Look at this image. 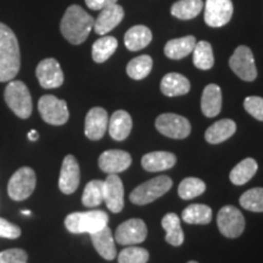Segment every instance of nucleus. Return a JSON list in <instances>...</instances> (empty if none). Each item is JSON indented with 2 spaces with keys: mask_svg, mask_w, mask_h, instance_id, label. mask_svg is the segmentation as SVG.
Returning <instances> with one entry per match:
<instances>
[{
  "mask_svg": "<svg viewBox=\"0 0 263 263\" xmlns=\"http://www.w3.org/2000/svg\"><path fill=\"white\" fill-rule=\"evenodd\" d=\"M21 67V54L14 31L0 22V82H10Z\"/></svg>",
  "mask_w": 263,
  "mask_h": 263,
  "instance_id": "f257e3e1",
  "label": "nucleus"
},
{
  "mask_svg": "<svg viewBox=\"0 0 263 263\" xmlns=\"http://www.w3.org/2000/svg\"><path fill=\"white\" fill-rule=\"evenodd\" d=\"M94 20L81 6L71 5L66 10L61 20L60 31L66 41L71 44L80 45L87 41L94 27Z\"/></svg>",
  "mask_w": 263,
  "mask_h": 263,
  "instance_id": "f03ea898",
  "label": "nucleus"
},
{
  "mask_svg": "<svg viewBox=\"0 0 263 263\" xmlns=\"http://www.w3.org/2000/svg\"><path fill=\"white\" fill-rule=\"evenodd\" d=\"M108 216L104 211H87L70 213L65 219L66 229L73 234H93L106 227Z\"/></svg>",
  "mask_w": 263,
  "mask_h": 263,
  "instance_id": "7ed1b4c3",
  "label": "nucleus"
},
{
  "mask_svg": "<svg viewBox=\"0 0 263 263\" xmlns=\"http://www.w3.org/2000/svg\"><path fill=\"white\" fill-rule=\"evenodd\" d=\"M5 103L20 118H28L32 114V98L24 82L11 81L5 88Z\"/></svg>",
  "mask_w": 263,
  "mask_h": 263,
  "instance_id": "20e7f679",
  "label": "nucleus"
},
{
  "mask_svg": "<svg viewBox=\"0 0 263 263\" xmlns=\"http://www.w3.org/2000/svg\"><path fill=\"white\" fill-rule=\"evenodd\" d=\"M172 179L167 176H160L153 178L147 182L143 183L141 185L137 186L130 193L129 199L134 205H147V203L155 201L162 195H164L172 188Z\"/></svg>",
  "mask_w": 263,
  "mask_h": 263,
  "instance_id": "39448f33",
  "label": "nucleus"
},
{
  "mask_svg": "<svg viewBox=\"0 0 263 263\" xmlns=\"http://www.w3.org/2000/svg\"><path fill=\"white\" fill-rule=\"evenodd\" d=\"M38 110L43 120L52 126H62L70 117L66 101L54 95H43L38 101Z\"/></svg>",
  "mask_w": 263,
  "mask_h": 263,
  "instance_id": "423d86ee",
  "label": "nucleus"
},
{
  "mask_svg": "<svg viewBox=\"0 0 263 263\" xmlns=\"http://www.w3.org/2000/svg\"><path fill=\"white\" fill-rule=\"evenodd\" d=\"M35 183H37V178H35L34 171L29 167H22L16 171L14 176L10 178L8 185L9 196L15 201L26 200L34 192Z\"/></svg>",
  "mask_w": 263,
  "mask_h": 263,
  "instance_id": "0eeeda50",
  "label": "nucleus"
},
{
  "mask_svg": "<svg viewBox=\"0 0 263 263\" xmlns=\"http://www.w3.org/2000/svg\"><path fill=\"white\" fill-rule=\"evenodd\" d=\"M229 66L232 71L242 81L252 82L257 77L254 54L251 49L245 45H240L235 49L234 54L229 59Z\"/></svg>",
  "mask_w": 263,
  "mask_h": 263,
  "instance_id": "6e6552de",
  "label": "nucleus"
},
{
  "mask_svg": "<svg viewBox=\"0 0 263 263\" xmlns=\"http://www.w3.org/2000/svg\"><path fill=\"white\" fill-rule=\"evenodd\" d=\"M219 232L227 238L234 239L242 234L245 229V218L240 210L234 206H224L217 216Z\"/></svg>",
  "mask_w": 263,
  "mask_h": 263,
  "instance_id": "1a4fd4ad",
  "label": "nucleus"
},
{
  "mask_svg": "<svg viewBox=\"0 0 263 263\" xmlns=\"http://www.w3.org/2000/svg\"><path fill=\"white\" fill-rule=\"evenodd\" d=\"M155 126L161 134L172 139H184L192 132L189 121L176 114H162L156 118Z\"/></svg>",
  "mask_w": 263,
  "mask_h": 263,
  "instance_id": "9d476101",
  "label": "nucleus"
},
{
  "mask_svg": "<svg viewBox=\"0 0 263 263\" xmlns=\"http://www.w3.org/2000/svg\"><path fill=\"white\" fill-rule=\"evenodd\" d=\"M147 228L143 219L132 218L118 226L115 240L121 245H136L146 239Z\"/></svg>",
  "mask_w": 263,
  "mask_h": 263,
  "instance_id": "9b49d317",
  "label": "nucleus"
},
{
  "mask_svg": "<svg viewBox=\"0 0 263 263\" xmlns=\"http://www.w3.org/2000/svg\"><path fill=\"white\" fill-rule=\"evenodd\" d=\"M203 6H205V22L210 27H222L232 20V0H206V4Z\"/></svg>",
  "mask_w": 263,
  "mask_h": 263,
  "instance_id": "f8f14e48",
  "label": "nucleus"
},
{
  "mask_svg": "<svg viewBox=\"0 0 263 263\" xmlns=\"http://www.w3.org/2000/svg\"><path fill=\"white\" fill-rule=\"evenodd\" d=\"M35 76L39 84L44 89H54L61 87L64 83V72L61 70V66L52 58L44 59L39 62L35 68Z\"/></svg>",
  "mask_w": 263,
  "mask_h": 263,
  "instance_id": "ddd939ff",
  "label": "nucleus"
},
{
  "mask_svg": "<svg viewBox=\"0 0 263 263\" xmlns=\"http://www.w3.org/2000/svg\"><path fill=\"white\" fill-rule=\"evenodd\" d=\"M104 201L111 212L118 213L124 206L123 183L117 174H108L104 180Z\"/></svg>",
  "mask_w": 263,
  "mask_h": 263,
  "instance_id": "4468645a",
  "label": "nucleus"
},
{
  "mask_svg": "<svg viewBox=\"0 0 263 263\" xmlns=\"http://www.w3.org/2000/svg\"><path fill=\"white\" fill-rule=\"evenodd\" d=\"M80 164L73 155H67L64 159L61 166L60 178H59V188L66 195L73 194L80 185Z\"/></svg>",
  "mask_w": 263,
  "mask_h": 263,
  "instance_id": "2eb2a0df",
  "label": "nucleus"
},
{
  "mask_svg": "<svg viewBox=\"0 0 263 263\" xmlns=\"http://www.w3.org/2000/svg\"><path fill=\"white\" fill-rule=\"evenodd\" d=\"M124 17V10L121 5L112 4L100 10V14L94 20L93 29L99 35H105L121 24Z\"/></svg>",
  "mask_w": 263,
  "mask_h": 263,
  "instance_id": "dca6fc26",
  "label": "nucleus"
},
{
  "mask_svg": "<svg viewBox=\"0 0 263 263\" xmlns=\"http://www.w3.org/2000/svg\"><path fill=\"white\" fill-rule=\"evenodd\" d=\"M132 163V156L123 150H107L99 157V167L107 174H117L126 171Z\"/></svg>",
  "mask_w": 263,
  "mask_h": 263,
  "instance_id": "f3484780",
  "label": "nucleus"
},
{
  "mask_svg": "<svg viewBox=\"0 0 263 263\" xmlns=\"http://www.w3.org/2000/svg\"><path fill=\"white\" fill-rule=\"evenodd\" d=\"M108 127V116L103 107H93L85 117L84 133L88 139L99 140L106 133Z\"/></svg>",
  "mask_w": 263,
  "mask_h": 263,
  "instance_id": "a211bd4d",
  "label": "nucleus"
},
{
  "mask_svg": "<svg viewBox=\"0 0 263 263\" xmlns=\"http://www.w3.org/2000/svg\"><path fill=\"white\" fill-rule=\"evenodd\" d=\"M90 236L95 250L101 257L107 259V261H112L116 257L117 251L110 227H104L99 232L90 234Z\"/></svg>",
  "mask_w": 263,
  "mask_h": 263,
  "instance_id": "6ab92c4d",
  "label": "nucleus"
},
{
  "mask_svg": "<svg viewBox=\"0 0 263 263\" xmlns=\"http://www.w3.org/2000/svg\"><path fill=\"white\" fill-rule=\"evenodd\" d=\"M177 157L174 154L168 151H154L143 156L141 166L149 172H161L172 168L176 164Z\"/></svg>",
  "mask_w": 263,
  "mask_h": 263,
  "instance_id": "aec40b11",
  "label": "nucleus"
},
{
  "mask_svg": "<svg viewBox=\"0 0 263 263\" xmlns=\"http://www.w3.org/2000/svg\"><path fill=\"white\" fill-rule=\"evenodd\" d=\"M222 108V91L217 84H209L201 97V110L206 117H216Z\"/></svg>",
  "mask_w": 263,
  "mask_h": 263,
  "instance_id": "412c9836",
  "label": "nucleus"
},
{
  "mask_svg": "<svg viewBox=\"0 0 263 263\" xmlns=\"http://www.w3.org/2000/svg\"><path fill=\"white\" fill-rule=\"evenodd\" d=\"M132 126L133 123H132L130 115L123 110H118L111 116L107 128L112 139L122 141L127 139V137L130 134Z\"/></svg>",
  "mask_w": 263,
  "mask_h": 263,
  "instance_id": "4be33fe9",
  "label": "nucleus"
},
{
  "mask_svg": "<svg viewBox=\"0 0 263 263\" xmlns=\"http://www.w3.org/2000/svg\"><path fill=\"white\" fill-rule=\"evenodd\" d=\"M190 90V82L183 74L171 72L161 81V91L166 97H179L188 94Z\"/></svg>",
  "mask_w": 263,
  "mask_h": 263,
  "instance_id": "5701e85b",
  "label": "nucleus"
},
{
  "mask_svg": "<svg viewBox=\"0 0 263 263\" xmlns=\"http://www.w3.org/2000/svg\"><path fill=\"white\" fill-rule=\"evenodd\" d=\"M153 39V33L146 26H133L124 34V45L128 50L138 51L146 48Z\"/></svg>",
  "mask_w": 263,
  "mask_h": 263,
  "instance_id": "b1692460",
  "label": "nucleus"
},
{
  "mask_svg": "<svg viewBox=\"0 0 263 263\" xmlns=\"http://www.w3.org/2000/svg\"><path fill=\"white\" fill-rule=\"evenodd\" d=\"M196 45V39L194 35H186L183 38L172 39L164 47V54L172 60H180V59L188 57L193 52Z\"/></svg>",
  "mask_w": 263,
  "mask_h": 263,
  "instance_id": "393cba45",
  "label": "nucleus"
},
{
  "mask_svg": "<svg viewBox=\"0 0 263 263\" xmlns=\"http://www.w3.org/2000/svg\"><path fill=\"white\" fill-rule=\"evenodd\" d=\"M236 130V124L233 120L224 118L207 128L205 138L210 144H219L229 139Z\"/></svg>",
  "mask_w": 263,
  "mask_h": 263,
  "instance_id": "a878e982",
  "label": "nucleus"
},
{
  "mask_svg": "<svg viewBox=\"0 0 263 263\" xmlns=\"http://www.w3.org/2000/svg\"><path fill=\"white\" fill-rule=\"evenodd\" d=\"M162 228L166 230V241L173 246H180L184 242V233L180 227V219L176 213H167L162 218Z\"/></svg>",
  "mask_w": 263,
  "mask_h": 263,
  "instance_id": "bb28decb",
  "label": "nucleus"
},
{
  "mask_svg": "<svg viewBox=\"0 0 263 263\" xmlns=\"http://www.w3.org/2000/svg\"><path fill=\"white\" fill-rule=\"evenodd\" d=\"M258 164L254 159L248 157V159L242 160L241 162L236 164L234 168L232 170V172L229 174L230 182L235 185H242L249 182L252 177L255 176L257 172Z\"/></svg>",
  "mask_w": 263,
  "mask_h": 263,
  "instance_id": "cd10ccee",
  "label": "nucleus"
},
{
  "mask_svg": "<svg viewBox=\"0 0 263 263\" xmlns=\"http://www.w3.org/2000/svg\"><path fill=\"white\" fill-rule=\"evenodd\" d=\"M118 47V42L115 37L111 35H104L93 44L91 48V55L93 60L98 64H103L114 55Z\"/></svg>",
  "mask_w": 263,
  "mask_h": 263,
  "instance_id": "c85d7f7f",
  "label": "nucleus"
},
{
  "mask_svg": "<svg viewBox=\"0 0 263 263\" xmlns=\"http://www.w3.org/2000/svg\"><path fill=\"white\" fill-rule=\"evenodd\" d=\"M202 9V0H178L171 8V14L179 20H192L196 17Z\"/></svg>",
  "mask_w": 263,
  "mask_h": 263,
  "instance_id": "c756f323",
  "label": "nucleus"
},
{
  "mask_svg": "<svg viewBox=\"0 0 263 263\" xmlns=\"http://www.w3.org/2000/svg\"><path fill=\"white\" fill-rule=\"evenodd\" d=\"M182 219L188 224H209L212 219V210L200 203L190 205L183 211Z\"/></svg>",
  "mask_w": 263,
  "mask_h": 263,
  "instance_id": "7c9ffc66",
  "label": "nucleus"
},
{
  "mask_svg": "<svg viewBox=\"0 0 263 263\" xmlns=\"http://www.w3.org/2000/svg\"><path fill=\"white\" fill-rule=\"evenodd\" d=\"M194 54V65L199 70H210L215 64V58H213V50L211 44L209 42L201 41L196 43L195 48L193 50Z\"/></svg>",
  "mask_w": 263,
  "mask_h": 263,
  "instance_id": "2f4dec72",
  "label": "nucleus"
},
{
  "mask_svg": "<svg viewBox=\"0 0 263 263\" xmlns=\"http://www.w3.org/2000/svg\"><path fill=\"white\" fill-rule=\"evenodd\" d=\"M153 68V59L149 55H140L134 58L127 65V74L136 81L144 80L147 77Z\"/></svg>",
  "mask_w": 263,
  "mask_h": 263,
  "instance_id": "473e14b6",
  "label": "nucleus"
},
{
  "mask_svg": "<svg viewBox=\"0 0 263 263\" xmlns=\"http://www.w3.org/2000/svg\"><path fill=\"white\" fill-rule=\"evenodd\" d=\"M104 201V182L103 180H90L85 185L82 202L87 207L99 206Z\"/></svg>",
  "mask_w": 263,
  "mask_h": 263,
  "instance_id": "72a5a7b5",
  "label": "nucleus"
},
{
  "mask_svg": "<svg viewBox=\"0 0 263 263\" xmlns=\"http://www.w3.org/2000/svg\"><path fill=\"white\" fill-rule=\"evenodd\" d=\"M206 190V184L203 180L199 178H189L183 179L179 184L178 194L183 200H192L194 197L200 196Z\"/></svg>",
  "mask_w": 263,
  "mask_h": 263,
  "instance_id": "f704fd0d",
  "label": "nucleus"
},
{
  "mask_svg": "<svg viewBox=\"0 0 263 263\" xmlns=\"http://www.w3.org/2000/svg\"><path fill=\"white\" fill-rule=\"evenodd\" d=\"M240 205L252 212H263V188H254L242 194Z\"/></svg>",
  "mask_w": 263,
  "mask_h": 263,
  "instance_id": "c9c22d12",
  "label": "nucleus"
},
{
  "mask_svg": "<svg viewBox=\"0 0 263 263\" xmlns=\"http://www.w3.org/2000/svg\"><path fill=\"white\" fill-rule=\"evenodd\" d=\"M149 252L143 248H127L118 255V263H146Z\"/></svg>",
  "mask_w": 263,
  "mask_h": 263,
  "instance_id": "e433bc0d",
  "label": "nucleus"
},
{
  "mask_svg": "<svg viewBox=\"0 0 263 263\" xmlns=\"http://www.w3.org/2000/svg\"><path fill=\"white\" fill-rule=\"evenodd\" d=\"M28 255L22 249H10L0 252V263H26Z\"/></svg>",
  "mask_w": 263,
  "mask_h": 263,
  "instance_id": "4c0bfd02",
  "label": "nucleus"
},
{
  "mask_svg": "<svg viewBox=\"0 0 263 263\" xmlns=\"http://www.w3.org/2000/svg\"><path fill=\"white\" fill-rule=\"evenodd\" d=\"M244 107L256 120L263 121V98L248 97L244 100Z\"/></svg>",
  "mask_w": 263,
  "mask_h": 263,
  "instance_id": "58836bf2",
  "label": "nucleus"
},
{
  "mask_svg": "<svg viewBox=\"0 0 263 263\" xmlns=\"http://www.w3.org/2000/svg\"><path fill=\"white\" fill-rule=\"evenodd\" d=\"M21 235V229L14 223H10L4 218H0V236L6 239H17Z\"/></svg>",
  "mask_w": 263,
  "mask_h": 263,
  "instance_id": "ea45409f",
  "label": "nucleus"
},
{
  "mask_svg": "<svg viewBox=\"0 0 263 263\" xmlns=\"http://www.w3.org/2000/svg\"><path fill=\"white\" fill-rule=\"evenodd\" d=\"M117 0H85V4L90 10L98 11V10H103L107 6L116 4Z\"/></svg>",
  "mask_w": 263,
  "mask_h": 263,
  "instance_id": "a19ab883",
  "label": "nucleus"
},
{
  "mask_svg": "<svg viewBox=\"0 0 263 263\" xmlns=\"http://www.w3.org/2000/svg\"><path fill=\"white\" fill-rule=\"evenodd\" d=\"M38 137H39V134H38L37 132H35L34 129H32V130L28 133V138H29V139H31V140H33V141L37 140Z\"/></svg>",
  "mask_w": 263,
  "mask_h": 263,
  "instance_id": "79ce46f5",
  "label": "nucleus"
},
{
  "mask_svg": "<svg viewBox=\"0 0 263 263\" xmlns=\"http://www.w3.org/2000/svg\"><path fill=\"white\" fill-rule=\"evenodd\" d=\"M21 213H22V215H25V216H29L32 212L28 211V210H24V211H21Z\"/></svg>",
  "mask_w": 263,
  "mask_h": 263,
  "instance_id": "37998d69",
  "label": "nucleus"
},
{
  "mask_svg": "<svg viewBox=\"0 0 263 263\" xmlns=\"http://www.w3.org/2000/svg\"><path fill=\"white\" fill-rule=\"evenodd\" d=\"M188 263H197V262H195V261H190V262H188Z\"/></svg>",
  "mask_w": 263,
  "mask_h": 263,
  "instance_id": "c03bdc74",
  "label": "nucleus"
},
{
  "mask_svg": "<svg viewBox=\"0 0 263 263\" xmlns=\"http://www.w3.org/2000/svg\"><path fill=\"white\" fill-rule=\"evenodd\" d=\"M26 263H27V262H26Z\"/></svg>",
  "mask_w": 263,
  "mask_h": 263,
  "instance_id": "a18cd8bd",
  "label": "nucleus"
}]
</instances>
